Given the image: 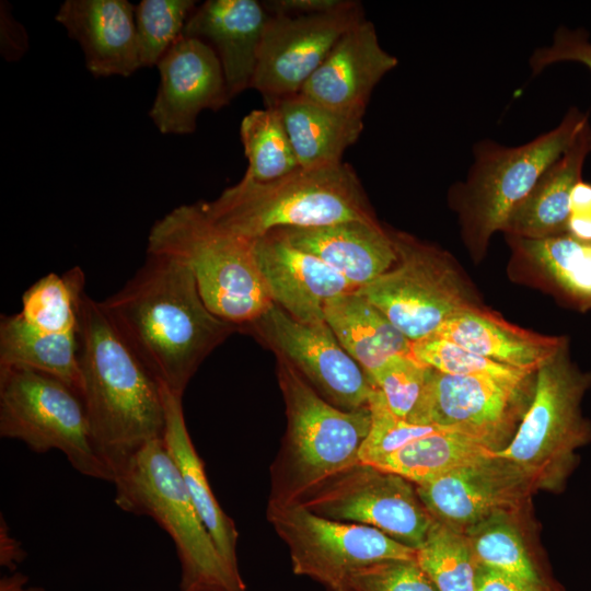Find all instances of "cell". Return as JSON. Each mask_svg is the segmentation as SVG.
Returning a JSON list of instances; mask_svg holds the SVG:
<instances>
[{
    "instance_id": "obj_1",
    "label": "cell",
    "mask_w": 591,
    "mask_h": 591,
    "mask_svg": "<svg viewBox=\"0 0 591 591\" xmlns=\"http://www.w3.org/2000/svg\"><path fill=\"white\" fill-rule=\"evenodd\" d=\"M100 303L161 387L179 396L201 362L239 329L208 309L189 267L164 254L147 253L126 285Z\"/></svg>"
},
{
    "instance_id": "obj_2",
    "label": "cell",
    "mask_w": 591,
    "mask_h": 591,
    "mask_svg": "<svg viewBox=\"0 0 591 591\" xmlns=\"http://www.w3.org/2000/svg\"><path fill=\"white\" fill-rule=\"evenodd\" d=\"M79 346L80 396L92 440L115 476L146 444L163 438L162 387L121 339L101 303L86 293L79 309Z\"/></svg>"
},
{
    "instance_id": "obj_3",
    "label": "cell",
    "mask_w": 591,
    "mask_h": 591,
    "mask_svg": "<svg viewBox=\"0 0 591 591\" xmlns=\"http://www.w3.org/2000/svg\"><path fill=\"white\" fill-rule=\"evenodd\" d=\"M199 204L217 225L248 240L283 228L378 221L355 170L343 162L298 167L269 182L241 178Z\"/></svg>"
},
{
    "instance_id": "obj_4",
    "label": "cell",
    "mask_w": 591,
    "mask_h": 591,
    "mask_svg": "<svg viewBox=\"0 0 591 591\" xmlns=\"http://www.w3.org/2000/svg\"><path fill=\"white\" fill-rule=\"evenodd\" d=\"M277 379L287 427L270 466L268 502L299 505L344 471L360 463L369 407L337 408L322 398L288 363L277 358Z\"/></svg>"
},
{
    "instance_id": "obj_5",
    "label": "cell",
    "mask_w": 591,
    "mask_h": 591,
    "mask_svg": "<svg viewBox=\"0 0 591 591\" xmlns=\"http://www.w3.org/2000/svg\"><path fill=\"white\" fill-rule=\"evenodd\" d=\"M588 121L587 113L570 107L555 128L526 143L509 147L485 139L474 146L467 176L450 188L448 199L475 262L483 259L491 236L502 232L513 210Z\"/></svg>"
},
{
    "instance_id": "obj_6",
    "label": "cell",
    "mask_w": 591,
    "mask_h": 591,
    "mask_svg": "<svg viewBox=\"0 0 591 591\" xmlns=\"http://www.w3.org/2000/svg\"><path fill=\"white\" fill-rule=\"evenodd\" d=\"M147 253L170 255L186 264L208 309L237 328L274 304L253 240L217 225L199 202L181 205L157 220Z\"/></svg>"
},
{
    "instance_id": "obj_7",
    "label": "cell",
    "mask_w": 591,
    "mask_h": 591,
    "mask_svg": "<svg viewBox=\"0 0 591 591\" xmlns=\"http://www.w3.org/2000/svg\"><path fill=\"white\" fill-rule=\"evenodd\" d=\"M115 503L154 520L172 538L181 564V590L208 582L245 591L239 572L220 555L163 440L146 444L115 473Z\"/></svg>"
},
{
    "instance_id": "obj_8",
    "label": "cell",
    "mask_w": 591,
    "mask_h": 591,
    "mask_svg": "<svg viewBox=\"0 0 591 591\" xmlns=\"http://www.w3.org/2000/svg\"><path fill=\"white\" fill-rule=\"evenodd\" d=\"M591 371L570 355L569 340L537 371L531 404L507 448L496 452L525 470L538 488L560 489L591 442V421L582 401Z\"/></svg>"
},
{
    "instance_id": "obj_9",
    "label": "cell",
    "mask_w": 591,
    "mask_h": 591,
    "mask_svg": "<svg viewBox=\"0 0 591 591\" xmlns=\"http://www.w3.org/2000/svg\"><path fill=\"white\" fill-rule=\"evenodd\" d=\"M389 232L396 262L357 291L412 343L433 334L457 314L485 306L451 254L408 233Z\"/></svg>"
},
{
    "instance_id": "obj_10",
    "label": "cell",
    "mask_w": 591,
    "mask_h": 591,
    "mask_svg": "<svg viewBox=\"0 0 591 591\" xmlns=\"http://www.w3.org/2000/svg\"><path fill=\"white\" fill-rule=\"evenodd\" d=\"M0 437L32 451L59 450L80 474L114 482L97 453L81 396L61 380L25 367H0Z\"/></svg>"
},
{
    "instance_id": "obj_11",
    "label": "cell",
    "mask_w": 591,
    "mask_h": 591,
    "mask_svg": "<svg viewBox=\"0 0 591 591\" xmlns=\"http://www.w3.org/2000/svg\"><path fill=\"white\" fill-rule=\"evenodd\" d=\"M535 375L509 380L452 375L429 368L408 422L457 433L499 452L513 439L531 404Z\"/></svg>"
},
{
    "instance_id": "obj_12",
    "label": "cell",
    "mask_w": 591,
    "mask_h": 591,
    "mask_svg": "<svg viewBox=\"0 0 591 591\" xmlns=\"http://www.w3.org/2000/svg\"><path fill=\"white\" fill-rule=\"evenodd\" d=\"M267 520L286 543L293 573L309 577L326 591H344L350 575L387 559H414L417 551L383 532L317 515L301 505L268 502Z\"/></svg>"
},
{
    "instance_id": "obj_13",
    "label": "cell",
    "mask_w": 591,
    "mask_h": 591,
    "mask_svg": "<svg viewBox=\"0 0 591 591\" xmlns=\"http://www.w3.org/2000/svg\"><path fill=\"white\" fill-rule=\"evenodd\" d=\"M299 505L331 520L374 528L415 549L425 542L434 522L414 483L361 462Z\"/></svg>"
},
{
    "instance_id": "obj_14",
    "label": "cell",
    "mask_w": 591,
    "mask_h": 591,
    "mask_svg": "<svg viewBox=\"0 0 591 591\" xmlns=\"http://www.w3.org/2000/svg\"><path fill=\"white\" fill-rule=\"evenodd\" d=\"M239 329L269 348L333 406L344 410L368 406L374 385L325 321L302 323L274 303Z\"/></svg>"
},
{
    "instance_id": "obj_15",
    "label": "cell",
    "mask_w": 591,
    "mask_h": 591,
    "mask_svg": "<svg viewBox=\"0 0 591 591\" xmlns=\"http://www.w3.org/2000/svg\"><path fill=\"white\" fill-rule=\"evenodd\" d=\"M361 5L315 15H269L252 89L266 105L300 93L339 38L362 20Z\"/></svg>"
},
{
    "instance_id": "obj_16",
    "label": "cell",
    "mask_w": 591,
    "mask_h": 591,
    "mask_svg": "<svg viewBox=\"0 0 591 591\" xmlns=\"http://www.w3.org/2000/svg\"><path fill=\"white\" fill-rule=\"evenodd\" d=\"M537 488L525 470L496 453L416 485L431 517L463 532L494 515L518 513Z\"/></svg>"
},
{
    "instance_id": "obj_17",
    "label": "cell",
    "mask_w": 591,
    "mask_h": 591,
    "mask_svg": "<svg viewBox=\"0 0 591 591\" xmlns=\"http://www.w3.org/2000/svg\"><path fill=\"white\" fill-rule=\"evenodd\" d=\"M157 67L160 85L149 116L161 134L189 135L202 111L231 101L216 51L199 38L182 35Z\"/></svg>"
},
{
    "instance_id": "obj_18",
    "label": "cell",
    "mask_w": 591,
    "mask_h": 591,
    "mask_svg": "<svg viewBox=\"0 0 591 591\" xmlns=\"http://www.w3.org/2000/svg\"><path fill=\"white\" fill-rule=\"evenodd\" d=\"M397 62L381 46L373 23L363 18L345 32L298 94L337 112L364 116L374 88Z\"/></svg>"
},
{
    "instance_id": "obj_19",
    "label": "cell",
    "mask_w": 591,
    "mask_h": 591,
    "mask_svg": "<svg viewBox=\"0 0 591 591\" xmlns=\"http://www.w3.org/2000/svg\"><path fill=\"white\" fill-rule=\"evenodd\" d=\"M254 254L273 302L302 323L324 322L326 303L354 286L320 258L276 232L253 240Z\"/></svg>"
},
{
    "instance_id": "obj_20",
    "label": "cell",
    "mask_w": 591,
    "mask_h": 591,
    "mask_svg": "<svg viewBox=\"0 0 591 591\" xmlns=\"http://www.w3.org/2000/svg\"><path fill=\"white\" fill-rule=\"evenodd\" d=\"M268 18L256 0H208L185 24L183 36L199 38L216 51L231 100L252 86Z\"/></svg>"
},
{
    "instance_id": "obj_21",
    "label": "cell",
    "mask_w": 591,
    "mask_h": 591,
    "mask_svg": "<svg viewBox=\"0 0 591 591\" xmlns=\"http://www.w3.org/2000/svg\"><path fill=\"white\" fill-rule=\"evenodd\" d=\"M56 21L77 40L94 77H129L141 68L135 7L127 0H66Z\"/></svg>"
},
{
    "instance_id": "obj_22",
    "label": "cell",
    "mask_w": 591,
    "mask_h": 591,
    "mask_svg": "<svg viewBox=\"0 0 591 591\" xmlns=\"http://www.w3.org/2000/svg\"><path fill=\"white\" fill-rule=\"evenodd\" d=\"M506 240L511 248V279L579 312L591 310V242L569 233L543 239L506 235Z\"/></svg>"
},
{
    "instance_id": "obj_23",
    "label": "cell",
    "mask_w": 591,
    "mask_h": 591,
    "mask_svg": "<svg viewBox=\"0 0 591 591\" xmlns=\"http://www.w3.org/2000/svg\"><path fill=\"white\" fill-rule=\"evenodd\" d=\"M273 232L292 246L320 258L356 290L386 273L397 258L389 229L379 221H346Z\"/></svg>"
},
{
    "instance_id": "obj_24",
    "label": "cell",
    "mask_w": 591,
    "mask_h": 591,
    "mask_svg": "<svg viewBox=\"0 0 591 591\" xmlns=\"http://www.w3.org/2000/svg\"><path fill=\"white\" fill-rule=\"evenodd\" d=\"M433 334L484 358L528 372H536L569 340L522 328L486 305L449 318Z\"/></svg>"
},
{
    "instance_id": "obj_25",
    "label": "cell",
    "mask_w": 591,
    "mask_h": 591,
    "mask_svg": "<svg viewBox=\"0 0 591 591\" xmlns=\"http://www.w3.org/2000/svg\"><path fill=\"white\" fill-rule=\"evenodd\" d=\"M590 152L591 125L588 121L513 210L502 232L523 239H543L567 233L570 194L573 186L582 179V170Z\"/></svg>"
},
{
    "instance_id": "obj_26",
    "label": "cell",
    "mask_w": 591,
    "mask_h": 591,
    "mask_svg": "<svg viewBox=\"0 0 591 591\" xmlns=\"http://www.w3.org/2000/svg\"><path fill=\"white\" fill-rule=\"evenodd\" d=\"M324 320L369 378L391 358L412 355V341L357 290L331 299Z\"/></svg>"
},
{
    "instance_id": "obj_27",
    "label": "cell",
    "mask_w": 591,
    "mask_h": 591,
    "mask_svg": "<svg viewBox=\"0 0 591 591\" xmlns=\"http://www.w3.org/2000/svg\"><path fill=\"white\" fill-rule=\"evenodd\" d=\"M162 392L165 407L163 443L174 460L192 501L220 555L231 569L239 572L237 530L211 490L205 464L193 444L185 422L182 396L163 387Z\"/></svg>"
},
{
    "instance_id": "obj_28",
    "label": "cell",
    "mask_w": 591,
    "mask_h": 591,
    "mask_svg": "<svg viewBox=\"0 0 591 591\" xmlns=\"http://www.w3.org/2000/svg\"><path fill=\"white\" fill-rule=\"evenodd\" d=\"M300 167L341 163L344 152L363 130V116L346 114L301 94L277 101Z\"/></svg>"
},
{
    "instance_id": "obj_29",
    "label": "cell",
    "mask_w": 591,
    "mask_h": 591,
    "mask_svg": "<svg viewBox=\"0 0 591 591\" xmlns=\"http://www.w3.org/2000/svg\"><path fill=\"white\" fill-rule=\"evenodd\" d=\"M79 332L51 334L34 328L19 313L1 315L0 367H25L50 374L79 395Z\"/></svg>"
},
{
    "instance_id": "obj_30",
    "label": "cell",
    "mask_w": 591,
    "mask_h": 591,
    "mask_svg": "<svg viewBox=\"0 0 591 591\" xmlns=\"http://www.w3.org/2000/svg\"><path fill=\"white\" fill-rule=\"evenodd\" d=\"M493 453L467 437L439 430L408 442L374 466L419 485Z\"/></svg>"
},
{
    "instance_id": "obj_31",
    "label": "cell",
    "mask_w": 591,
    "mask_h": 591,
    "mask_svg": "<svg viewBox=\"0 0 591 591\" xmlns=\"http://www.w3.org/2000/svg\"><path fill=\"white\" fill-rule=\"evenodd\" d=\"M241 141L247 159L242 178L269 182L300 167L279 108L266 105L242 119Z\"/></svg>"
},
{
    "instance_id": "obj_32",
    "label": "cell",
    "mask_w": 591,
    "mask_h": 591,
    "mask_svg": "<svg viewBox=\"0 0 591 591\" xmlns=\"http://www.w3.org/2000/svg\"><path fill=\"white\" fill-rule=\"evenodd\" d=\"M84 282L80 267H72L63 275L50 273L42 277L23 293L20 316L43 332L78 333Z\"/></svg>"
},
{
    "instance_id": "obj_33",
    "label": "cell",
    "mask_w": 591,
    "mask_h": 591,
    "mask_svg": "<svg viewBox=\"0 0 591 591\" xmlns=\"http://www.w3.org/2000/svg\"><path fill=\"white\" fill-rule=\"evenodd\" d=\"M514 515L497 514L464 531L476 561L525 581L547 582L524 545Z\"/></svg>"
},
{
    "instance_id": "obj_34",
    "label": "cell",
    "mask_w": 591,
    "mask_h": 591,
    "mask_svg": "<svg viewBox=\"0 0 591 591\" xmlns=\"http://www.w3.org/2000/svg\"><path fill=\"white\" fill-rule=\"evenodd\" d=\"M417 561L439 591H476L478 564L467 535L434 520Z\"/></svg>"
},
{
    "instance_id": "obj_35",
    "label": "cell",
    "mask_w": 591,
    "mask_h": 591,
    "mask_svg": "<svg viewBox=\"0 0 591 591\" xmlns=\"http://www.w3.org/2000/svg\"><path fill=\"white\" fill-rule=\"evenodd\" d=\"M196 8L193 0H142L135 7V22L141 67L157 66L182 36Z\"/></svg>"
},
{
    "instance_id": "obj_36",
    "label": "cell",
    "mask_w": 591,
    "mask_h": 591,
    "mask_svg": "<svg viewBox=\"0 0 591 591\" xmlns=\"http://www.w3.org/2000/svg\"><path fill=\"white\" fill-rule=\"evenodd\" d=\"M412 356L429 368L452 375L520 380L535 373L495 362L434 334L413 341Z\"/></svg>"
},
{
    "instance_id": "obj_37",
    "label": "cell",
    "mask_w": 591,
    "mask_h": 591,
    "mask_svg": "<svg viewBox=\"0 0 591 591\" xmlns=\"http://www.w3.org/2000/svg\"><path fill=\"white\" fill-rule=\"evenodd\" d=\"M368 407L371 425L359 452V460L364 464L374 466L408 442L441 430L433 426L415 425L397 417L375 386L370 394Z\"/></svg>"
},
{
    "instance_id": "obj_38",
    "label": "cell",
    "mask_w": 591,
    "mask_h": 591,
    "mask_svg": "<svg viewBox=\"0 0 591 591\" xmlns=\"http://www.w3.org/2000/svg\"><path fill=\"white\" fill-rule=\"evenodd\" d=\"M429 367L412 355L391 358L370 376L393 414L408 421L424 393Z\"/></svg>"
},
{
    "instance_id": "obj_39",
    "label": "cell",
    "mask_w": 591,
    "mask_h": 591,
    "mask_svg": "<svg viewBox=\"0 0 591 591\" xmlns=\"http://www.w3.org/2000/svg\"><path fill=\"white\" fill-rule=\"evenodd\" d=\"M344 591H439L414 559L376 561L354 571Z\"/></svg>"
},
{
    "instance_id": "obj_40",
    "label": "cell",
    "mask_w": 591,
    "mask_h": 591,
    "mask_svg": "<svg viewBox=\"0 0 591 591\" xmlns=\"http://www.w3.org/2000/svg\"><path fill=\"white\" fill-rule=\"evenodd\" d=\"M576 61L591 71V40L587 30L559 26L553 43L536 48L529 59L532 74L536 76L556 62Z\"/></svg>"
},
{
    "instance_id": "obj_41",
    "label": "cell",
    "mask_w": 591,
    "mask_h": 591,
    "mask_svg": "<svg viewBox=\"0 0 591 591\" xmlns=\"http://www.w3.org/2000/svg\"><path fill=\"white\" fill-rule=\"evenodd\" d=\"M567 233L578 240L591 242V184L583 179L571 190Z\"/></svg>"
},
{
    "instance_id": "obj_42",
    "label": "cell",
    "mask_w": 591,
    "mask_h": 591,
    "mask_svg": "<svg viewBox=\"0 0 591 591\" xmlns=\"http://www.w3.org/2000/svg\"><path fill=\"white\" fill-rule=\"evenodd\" d=\"M28 49V36L24 26L10 12L9 3L0 5V50L8 61L21 59Z\"/></svg>"
},
{
    "instance_id": "obj_43",
    "label": "cell",
    "mask_w": 591,
    "mask_h": 591,
    "mask_svg": "<svg viewBox=\"0 0 591 591\" xmlns=\"http://www.w3.org/2000/svg\"><path fill=\"white\" fill-rule=\"evenodd\" d=\"M356 1L349 0H270L263 5L269 15H315L344 10Z\"/></svg>"
},
{
    "instance_id": "obj_44",
    "label": "cell",
    "mask_w": 591,
    "mask_h": 591,
    "mask_svg": "<svg viewBox=\"0 0 591 591\" xmlns=\"http://www.w3.org/2000/svg\"><path fill=\"white\" fill-rule=\"evenodd\" d=\"M476 591H560L551 581L535 583L478 565Z\"/></svg>"
},
{
    "instance_id": "obj_45",
    "label": "cell",
    "mask_w": 591,
    "mask_h": 591,
    "mask_svg": "<svg viewBox=\"0 0 591 591\" xmlns=\"http://www.w3.org/2000/svg\"><path fill=\"white\" fill-rule=\"evenodd\" d=\"M26 557L22 543L10 534L9 526L1 515L0 518V565L10 570L16 569L18 565Z\"/></svg>"
},
{
    "instance_id": "obj_46",
    "label": "cell",
    "mask_w": 591,
    "mask_h": 591,
    "mask_svg": "<svg viewBox=\"0 0 591 591\" xmlns=\"http://www.w3.org/2000/svg\"><path fill=\"white\" fill-rule=\"evenodd\" d=\"M28 577L21 572H13L0 579V591H45L40 587H27Z\"/></svg>"
},
{
    "instance_id": "obj_47",
    "label": "cell",
    "mask_w": 591,
    "mask_h": 591,
    "mask_svg": "<svg viewBox=\"0 0 591 591\" xmlns=\"http://www.w3.org/2000/svg\"><path fill=\"white\" fill-rule=\"evenodd\" d=\"M181 591H234L225 586L218 583L200 582L189 586Z\"/></svg>"
}]
</instances>
